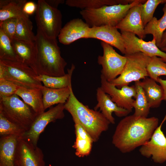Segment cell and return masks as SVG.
Listing matches in <instances>:
<instances>
[{
  "mask_svg": "<svg viewBox=\"0 0 166 166\" xmlns=\"http://www.w3.org/2000/svg\"><path fill=\"white\" fill-rule=\"evenodd\" d=\"M33 26L29 16L17 18L14 38L31 42H35L36 35L32 31Z\"/></svg>",
  "mask_w": 166,
  "mask_h": 166,
  "instance_id": "cell-30",
  "label": "cell"
},
{
  "mask_svg": "<svg viewBox=\"0 0 166 166\" xmlns=\"http://www.w3.org/2000/svg\"><path fill=\"white\" fill-rule=\"evenodd\" d=\"M166 46V30L164 33L162 38L161 44L160 49Z\"/></svg>",
  "mask_w": 166,
  "mask_h": 166,
  "instance_id": "cell-40",
  "label": "cell"
},
{
  "mask_svg": "<svg viewBox=\"0 0 166 166\" xmlns=\"http://www.w3.org/2000/svg\"><path fill=\"white\" fill-rule=\"evenodd\" d=\"M75 141L73 148L75 154L79 157L89 155L91 151L94 141L85 129L79 123H74Z\"/></svg>",
  "mask_w": 166,
  "mask_h": 166,
  "instance_id": "cell-22",
  "label": "cell"
},
{
  "mask_svg": "<svg viewBox=\"0 0 166 166\" xmlns=\"http://www.w3.org/2000/svg\"><path fill=\"white\" fill-rule=\"evenodd\" d=\"M101 45L103 51L102 56L99 55L97 62L102 66L101 71L106 80L110 82L122 73L127 61L126 57L118 53L112 46L102 41Z\"/></svg>",
  "mask_w": 166,
  "mask_h": 166,
  "instance_id": "cell-9",
  "label": "cell"
},
{
  "mask_svg": "<svg viewBox=\"0 0 166 166\" xmlns=\"http://www.w3.org/2000/svg\"><path fill=\"white\" fill-rule=\"evenodd\" d=\"M88 38L98 39L118 49L125 54L124 40L121 33L115 27L106 25L90 28Z\"/></svg>",
  "mask_w": 166,
  "mask_h": 166,
  "instance_id": "cell-17",
  "label": "cell"
},
{
  "mask_svg": "<svg viewBox=\"0 0 166 166\" xmlns=\"http://www.w3.org/2000/svg\"><path fill=\"white\" fill-rule=\"evenodd\" d=\"M148 75L156 82L159 77L166 76V62L157 56L151 57L147 67Z\"/></svg>",
  "mask_w": 166,
  "mask_h": 166,
  "instance_id": "cell-32",
  "label": "cell"
},
{
  "mask_svg": "<svg viewBox=\"0 0 166 166\" xmlns=\"http://www.w3.org/2000/svg\"><path fill=\"white\" fill-rule=\"evenodd\" d=\"M0 60L17 61L11 39L0 29Z\"/></svg>",
  "mask_w": 166,
  "mask_h": 166,
  "instance_id": "cell-31",
  "label": "cell"
},
{
  "mask_svg": "<svg viewBox=\"0 0 166 166\" xmlns=\"http://www.w3.org/2000/svg\"><path fill=\"white\" fill-rule=\"evenodd\" d=\"M37 75L31 67L21 62L0 60V78H3L20 87L40 89L43 85L36 79Z\"/></svg>",
  "mask_w": 166,
  "mask_h": 166,
  "instance_id": "cell-5",
  "label": "cell"
},
{
  "mask_svg": "<svg viewBox=\"0 0 166 166\" xmlns=\"http://www.w3.org/2000/svg\"><path fill=\"white\" fill-rule=\"evenodd\" d=\"M133 0H67L65 4L69 6L80 8L97 9L105 6L119 4H127L133 2Z\"/></svg>",
  "mask_w": 166,
  "mask_h": 166,
  "instance_id": "cell-27",
  "label": "cell"
},
{
  "mask_svg": "<svg viewBox=\"0 0 166 166\" xmlns=\"http://www.w3.org/2000/svg\"><path fill=\"white\" fill-rule=\"evenodd\" d=\"M35 12L38 29L47 37L56 38L62 28V14L57 8L48 5L45 0H39Z\"/></svg>",
  "mask_w": 166,
  "mask_h": 166,
  "instance_id": "cell-8",
  "label": "cell"
},
{
  "mask_svg": "<svg viewBox=\"0 0 166 166\" xmlns=\"http://www.w3.org/2000/svg\"><path fill=\"white\" fill-rule=\"evenodd\" d=\"M15 166H45L41 149L19 137L15 159Z\"/></svg>",
  "mask_w": 166,
  "mask_h": 166,
  "instance_id": "cell-14",
  "label": "cell"
},
{
  "mask_svg": "<svg viewBox=\"0 0 166 166\" xmlns=\"http://www.w3.org/2000/svg\"><path fill=\"white\" fill-rule=\"evenodd\" d=\"M139 81L135 83L136 95L133 104L135 110L133 115L137 117H147L150 107Z\"/></svg>",
  "mask_w": 166,
  "mask_h": 166,
  "instance_id": "cell-29",
  "label": "cell"
},
{
  "mask_svg": "<svg viewBox=\"0 0 166 166\" xmlns=\"http://www.w3.org/2000/svg\"><path fill=\"white\" fill-rule=\"evenodd\" d=\"M90 28L82 19L74 18L62 28L58 36L59 41L68 45L79 39L88 38Z\"/></svg>",
  "mask_w": 166,
  "mask_h": 166,
  "instance_id": "cell-15",
  "label": "cell"
},
{
  "mask_svg": "<svg viewBox=\"0 0 166 166\" xmlns=\"http://www.w3.org/2000/svg\"><path fill=\"white\" fill-rule=\"evenodd\" d=\"M37 7V4L34 2L27 1L23 6V12L25 15L29 16L36 12Z\"/></svg>",
  "mask_w": 166,
  "mask_h": 166,
  "instance_id": "cell-37",
  "label": "cell"
},
{
  "mask_svg": "<svg viewBox=\"0 0 166 166\" xmlns=\"http://www.w3.org/2000/svg\"><path fill=\"white\" fill-rule=\"evenodd\" d=\"M101 87L110 97L112 101L117 105L131 112L135 98L136 92L134 85L131 86L125 85L121 89L108 82L102 74L101 77Z\"/></svg>",
  "mask_w": 166,
  "mask_h": 166,
  "instance_id": "cell-13",
  "label": "cell"
},
{
  "mask_svg": "<svg viewBox=\"0 0 166 166\" xmlns=\"http://www.w3.org/2000/svg\"><path fill=\"white\" fill-rule=\"evenodd\" d=\"M64 106L65 109L71 115L74 123L80 124L94 142L97 141L101 133L108 129L110 124L109 121L100 111L91 109L80 102L72 89Z\"/></svg>",
  "mask_w": 166,
  "mask_h": 166,
  "instance_id": "cell-3",
  "label": "cell"
},
{
  "mask_svg": "<svg viewBox=\"0 0 166 166\" xmlns=\"http://www.w3.org/2000/svg\"><path fill=\"white\" fill-rule=\"evenodd\" d=\"M124 55L127 61L122 73L109 82L118 88L128 85L132 81H139L148 76L147 67L150 57L140 52Z\"/></svg>",
  "mask_w": 166,
  "mask_h": 166,
  "instance_id": "cell-7",
  "label": "cell"
},
{
  "mask_svg": "<svg viewBox=\"0 0 166 166\" xmlns=\"http://www.w3.org/2000/svg\"><path fill=\"white\" fill-rule=\"evenodd\" d=\"M124 42L125 54L127 55L141 52L151 57H160L166 62V53L161 51L157 46L156 40L146 42L133 33L121 31Z\"/></svg>",
  "mask_w": 166,
  "mask_h": 166,
  "instance_id": "cell-11",
  "label": "cell"
},
{
  "mask_svg": "<svg viewBox=\"0 0 166 166\" xmlns=\"http://www.w3.org/2000/svg\"><path fill=\"white\" fill-rule=\"evenodd\" d=\"M162 10L164 14L158 20L154 17L144 27L145 34H152L159 49L163 35L166 30V0Z\"/></svg>",
  "mask_w": 166,
  "mask_h": 166,
  "instance_id": "cell-25",
  "label": "cell"
},
{
  "mask_svg": "<svg viewBox=\"0 0 166 166\" xmlns=\"http://www.w3.org/2000/svg\"><path fill=\"white\" fill-rule=\"evenodd\" d=\"M11 41L17 61L28 65L34 70L36 57L35 42L25 41L15 38L12 39Z\"/></svg>",
  "mask_w": 166,
  "mask_h": 166,
  "instance_id": "cell-19",
  "label": "cell"
},
{
  "mask_svg": "<svg viewBox=\"0 0 166 166\" xmlns=\"http://www.w3.org/2000/svg\"><path fill=\"white\" fill-rule=\"evenodd\" d=\"M75 68V65L72 64L71 68L67 69L68 73L64 76L55 77L40 74L37 75L36 78L47 87L53 89L65 88L71 85V77Z\"/></svg>",
  "mask_w": 166,
  "mask_h": 166,
  "instance_id": "cell-26",
  "label": "cell"
},
{
  "mask_svg": "<svg viewBox=\"0 0 166 166\" xmlns=\"http://www.w3.org/2000/svg\"><path fill=\"white\" fill-rule=\"evenodd\" d=\"M15 94L30 107L38 115L44 113L42 94L40 89H28L20 87Z\"/></svg>",
  "mask_w": 166,
  "mask_h": 166,
  "instance_id": "cell-24",
  "label": "cell"
},
{
  "mask_svg": "<svg viewBox=\"0 0 166 166\" xmlns=\"http://www.w3.org/2000/svg\"><path fill=\"white\" fill-rule=\"evenodd\" d=\"M20 87L3 78H0V98L15 94Z\"/></svg>",
  "mask_w": 166,
  "mask_h": 166,
  "instance_id": "cell-35",
  "label": "cell"
},
{
  "mask_svg": "<svg viewBox=\"0 0 166 166\" xmlns=\"http://www.w3.org/2000/svg\"><path fill=\"white\" fill-rule=\"evenodd\" d=\"M146 0H135L127 4L105 6L97 9L85 8L80 12L90 27L109 25L115 26L124 18L132 6Z\"/></svg>",
  "mask_w": 166,
  "mask_h": 166,
  "instance_id": "cell-4",
  "label": "cell"
},
{
  "mask_svg": "<svg viewBox=\"0 0 166 166\" xmlns=\"http://www.w3.org/2000/svg\"><path fill=\"white\" fill-rule=\"evenodd\" d=\"M166 119V116L150 140L141 146L139 150L142 156L147 158L152 156L154 162L157 163L166 161V137L161 129Z\"/></svg>",
  "mask_w": 166,
  "mask_h": 166,
  "instance_id": "cell-12",
  "label": "cell"
},
{
  "mask_svg": "<svg viewBox=\"0 0 166 166\" xmlns=\"http://www.w3.org/2000/svg\"><path fill=\"white\" fill-rule=\"evenodd\" d=\"M46 2L51 6L57 8L58 5L63 4L65 1L64 0H45Z\"/></svg>",
  "mask_w": 166,
  "mask_h": 166,
  "instance_id": "cell-38",
  "label": "cell"
},
{
  "mask_svg": "<svg viewBox=\"0 0 166 166\" xmlns=\"http://www.w3.org/2000/svg\"><path fill=\"white\" fill-rule=\"evenodd\" d=\"M144 3L140 2L132 7L116 27L121 31L133 33L142 39L145 38L144 26L141 18L142 5Z\"/></svg>",
  "mask_w": 166,
  "mask_h": 166,
  "instance_id": "cell-16",
  "label": "cell"
},
{
  "mask_svg": "<svg viewBox=\"0 0 166 166\" xmlns=\"http://www.w3.org/2000/svg\"><path fill=\"white\" fill-rule=\"evenodd\" d=\"M0 113L26 131L29 129L38 115L16 94L0 98Z\"/></svg>",
  "mask_w": 166,
  "mask_h": 166,
  "instance_id": "cell-6",
  "label": "cell"
},
{
  "mask_svg": "<svg viewBox=\"0 0 166 166\" xmlns=\"http://www.w3.org/2000/svg\"><path fill=\"white\" fill-rule=\"evenodd\" d=\"M143 88L150 108L160 106L164 99V92L160 85L154 80L147 77L139 81Z\"/></svg>",
  "mask_w": 166,
  "mask_h": 166,
  "instance_id": "cell-23",
  "label": "cell"
},
{
  "mask_svg": "<svg viewBox=\"0 0 166 166\" xmlns=\"http://www.w3.org/2000/svg\"><path fill=\"white\" fill-rule=\"evenodd\" d=\"M18 136L8 135L0 138V166H15V159Z\"/></svg>",
  "mask_w": 166,
  "mask_h": 166,
  "instance_id": "cell-20",
  "label": "cell"
},
{
  "mask_svg": "<svg viewBox=\"0 0 166 166\" xmlns=\"http://www.w3.org/2000/svg\"><path fill=\"white\" fill-rule=\"evenodd\" d=\"M26 130L12 122L0 113V136L14 135L21 137Z\"/></svg>",
  "mask_w": 166,
  "mask_h": 166,
  "instance_id": "cell-33",
  "label": "cell"
},
{
  "mask_svg": "<svg viewBox=\"0 0 166 166\" xmlns=\"http://www.w3.org/2000/svg\"><path fill=\"white\" fill-rule=\"evenodd\" d=\"M64 104H59L38 115L29 129L20 137L37 146L39 136L46 126L51 122L64 117Z\"/></svg>",
  "mask_w": 166,
  "mask_h": 166,
  "instance_id": "cell-10",
  "label": "cell"
},
{
  "mask_svg": "<svg viewBox=\"0 0 166 166\" xmlns=\"http://www.w3.org/2000/svg\"><path fill=\"white\" fill-rule=\"evenodd\" d=\"M166 0H148L143 3L141 18L145 26L153 18L155 10L160 4L165 3Z\"/></svg>",
  "mask_w": 166,
  "mask_h": 166,
  "instance_id": "cell-34",
  "label": "cell"
},
{
  "mask_svg": "<svg viewBox=\"0 0 166 166\" xmlns=\"http://www.w3.org/2000/svg\"><path fill=\"white\" fill-rule=\"evenodd\" d=\"M35 43L36 57L34 71L37 74L55 77L65 75L67 63L61 56L56 38L47 37L37 29Z\"/></svg>",
  "mask_w": 166,
  "mask_h": 166,
  "instance_id": "cell-2",
  "label": "cell"
},
{
  "mask_svg": "<svg viewBox=\"0 0 166 166\" xmlns=\"http://www.w3.org/2000/svg\"><path fill=\"white\" fill-rule=\"evenodd\" d=\"M158 123V119L155 117L126 116L117 125L112 143L121 152H130L150 140Z\"/></svg>",
  "mask_w": 166,
  "mask_h": 166,
  "instance_id": "cell-1",
  "label": "cell"
},
{
  "mask_svg": "<svg viewBox=\"0 0 166 166\" xmlns=\"http://www.w3.org/2000/svg\"><path fill=\"white\" fill-rule=\"evenodd\" d=\"M96 96L97 103L94 107V110H97L99 109V111H101L111 124L115 123V119L112 116L113 113L114 112L119 117H126L130 113L128 110L118 106L101 87L97 88Z\"/></svg>",
  "mask_w": 166,
  "mask_h": 166,
  "instance_id": "cell-18",
  "label": "cell"
},
{
  "mask_svg": "<svg viewBox=\"0 0 166 166\" xmlns=\"http://www.w3.org/2000/svg\"><path fill=\"white\" fill-rule=\"evenodd\" d=\"M160 49L165 53H166V46Z\"/></svg>",
  "mask_w": 166,
  "mask_h": 166,
  "instance_id": "cell-41",
  "label": "cell"
},
{
  "mask_svg": "<svg viewBox=\"0 0 166 166\" xmlns=\"http://www.w3.org/2000/svg\"><path fill=\"white\" fill-rule=\"evenodd\" d=\"M157 82L160 83L163 89L164 92V100L166 101V80H164L159 77Z\"/></svg>",
  "mask_w": 166,
  "mask_h": 166,
  "instance_id": "cell-39",
  "label": "cell"
},
{
  "mask_svg": "<svg viewBox=\"0 0 166 166\" xmlns=\"http://www.w3.org/2000/svg\"><path fill=\"white\" fill-rule=\"evenodd\" d=\"M72 89L71 85L61 89H53L43 85L40 89L42 94L45 110L55 104H64L69 97Z\"/></svg>",
  "mask_w": 166,
  "mask_h": 166,
  "instance_id": "cell-21",
  "label": "cell"
},
{
  "mask_svg": "<svg viewBox=\"0 0 166 166\" xmlns=\"http://www.w3.org/2000/svg\"><path fill=\"white\" fill-rule=\"evenodd\" d=\"M26 2V0H10L7 4L0 8V22L11 18L29 16L25 15L22 10L23 6Z\"/></svg>",
  "mask_w": 166,
  "mask_h": 166,
  "instance_id": "cell-28",
  "label": "cell"
},
{
  "mask_svg": "<svg viewBox=\"0 0 166 166\" xmlns=\"http://www.w3.org/2000/svg\"><path fill=\"white\" fill-rule=\"evenodd\" d=\"M17 18H11L0 22V29L11 39L14 36Z\"/></svg>",
  "mask_w": 166,
  "mask_h": 166,
  "instance_id": "cell-36",
  "label": "cell"
}]
</instances>
